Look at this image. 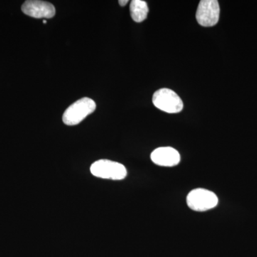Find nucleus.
<instances>
[{
  "instance_id": "f257e3e1",
  "label": "nucleus",
  "mask_w": 257,
  "mask_h": 257,
  "mask_svg": "<svg viewBox=\"0 0 257 257\" xmlns=\"http://www.w3.org/2000/svg\"><path fill=\"white\" fill-rule=\"evenodd\" d=\"M96 107V103L92 99L82 98L66 109L62 116L63 122L68 126L79 124L88 115L94 112Z\"/></svg>"
},
{
  "instance_id": "f03ea898",
  "label": "nucleus",
  "mask_w": 257,
  "mask_h": 257,
  "mask_svg": "<svg viewBox=\"0 0 257 257\" xmlns=\"http://www.w3.org/2000/svg\"><path fill=\"white\" fill-rule=\"evenodd\" d=\"M90 172L98 178L111 180H122L127 175V171L124 165L108 160L96 161L91 166Z\"/></svg>"
},
{
  "instance_id": "7ed1b4c3",
  "label": "nucleus",
  "mask_w": 257,
  "mask_h": 257,
  "mask_svg": "<svg viewBox=\"0 0 257 257\" xmlns=\"http://www.w3.org/2000/svg\"><path fill=\"white\" fill-rule=\"evenodd\" d=\"M152 102L160 110L170 114L180 112L184 108L183 101L178 94L167 88H162L154 93Z\"/></svg>"
},
{
  "instance_id": "20e7f679",
  "label": "nucleus",
  "mask_w": 257,
  "mask_h": 257,
  "mask_svg": "<svg viewBox=\"0 0 257 257\" xmlns=\"http://www.w3.org/2000/svg\"><path fill=\"white\" fill-rule=\"evenodd\" d=\"M218 202L219 199L217 196L206 189H193L187 197V206L192 210L196 211L210 210L217 206Z\"/></svg>"
},
{
  "instance_id": "39448f33",
  "label": "nucleus",
  "mask_w": 257,
  "mask_h": 257,
  "mask_svg": "<svg viewBox=\"0 0 257 257\" xmlns=\"http://www.w3.org/2000/svg\"><path fill=\"white\" fill-rule=\"evenodd\" d=\"M219 15L220 8L216 0H202L199 2L196 19L201 26H214L219 22Z\"/></svg>"
},
{
  "instance_id": "423d86ee",
  "label": "nucleus",
  "mask_w": 257,
  "mask_h": 257,
  "mask_svg": "<svg viewBox=\"0 0 257 257\" xmlns=\"http://www.w3.org/2000/svg\"><path fill=\"white\" fill-rule=\"evenodd\" d=\"M22 10L25 15L37 19H50L55 15V6L48 2L29 0L25 2Z\"/></svg>"
},
{
  "instance_id": "0eeeda50",
  "label": "nucleus",
  "mask_w": 257,
  "mask_h": 257,
  "mask_svg": "<svg viewBox=\"0 0 257 257\" xmlns=\"http://www.w3.org/2000/svg\"><path fill=\"white\" fill-rule=\"evenodd\" d=\"M151 160L161 167H175L180 162V155L177 150L170 147H159L151 154Z\"/></svg>"
},
{
  "instance_id": "6e6552de",
  "label": "nucleus",
  "mask_w": 257,
  "mask_h": 257,
  "mask_svg": "<svg viewBox=\"0 0 257 257\" xmlns=\"http://www.w3.org/2000/svg\"><path fill=\"white\" fill-rule=\"evenodd\" d=\"M130 13L134 21L142 23L146 20L149 13L147 3L143 0H133L130 3Z\"/></svg>"
},
{
  "instance_id": "1a4fd4ad",
  "label": "nucleus",
  "mask_w": 257,
  "mask_h": 257,
  "mask_svg": "<svg viewBox=\"0 0 257 257\" xmlns=\"http://www.w3.org/2000/svg\"><path fill=\"white\" fill-rule=\"evenodd\" d=\"M128 3V1L127 0H119V4L121 7H124Z\"/></svg>"
},
{
  "instance_id": "9d476101",
  "label": "nucleus",
  "mask_w": 257,
  "mask_h": 257,
  "mask_svg": "<svg viewBox=\"0 0 257 257\" xmlns=\"http://www.w3.org/2000/svg\"><path fill=\"white\" fill-rule=\"evenodd\" d=\"M47 20H44V21H43L44 24H47Z\"/></svg>"
}]
</instances>
